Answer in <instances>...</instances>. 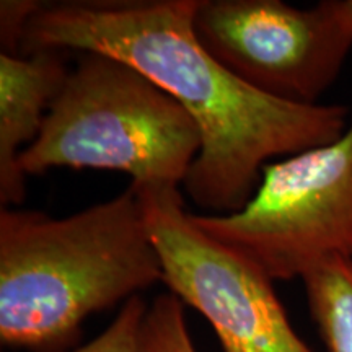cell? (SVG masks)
I'll return each instance as SVG.
<instances>
[{"instance_id":"6da1fadb","label":"cell","mask_w":352,"mask_h":352,"mask_svg":"<svg viewBox=\"0 0 352 352\" xmlns=\"http://www.w3.org/2000/svg\"><path fill=\"white\" fill-rule=\"evenodd\" d=\"M197 2H41L26 28L21 54L100 52L132 65L173 96L201 132V151L183 188L196 206L222 215L245 208L272 158L341 138L351 109L289 103L240 80L197 39Z\"/></svg>"},{"instance_id":"7a4b0ae2","label":"cell","mask_w":352,"mask_h":352,"mask_svg":"<svg viewBox=\"0 0 352 352\" xmlns=\"http://www.w3.org/2000/svg\"><path fill=\"white\" fill-rule=\"evenodd\" d=\"M164 283L139 192L67 217L0 210V340L36 352L78 334L88 316Z\"/></svg>"},{"instance_id":"3957f363","label":"cell","mask_w":352,"mask_h":352,"mask_svg":"<svg viewBox=\"0 0 352 352\" xmlns=\"http://www.w3.org/2000/svg\"><path fill=\"white\" fill-rule=\"evenodd\" d=\"M199 151L201 132L173 96L120 59L82 52L20 166L26 176L113 170L138 189L179 188Z\"/></svg>"},{"instance_id":"277c9868","label":"cell","mask_w":352,"mask_h":352,"mask_svg":"<svg viewBox=\"0 0 352 352\" xmlns=\"http://www.w3.org/2000/svg\"><path fill=\"white\" fill-rule=\"evenodd\" d=\"M191 217L272 280L352 258V109L341 138L264 166L243 209Z\"/></svg>"},{"instance_id":"5b68a950","label":"cell","mask_w":352,"mask_h":352,"mask_svg":"<svg viewBox=\"0 0 352 352\" xmlns=\"http://www.w3.org/2000/svg\"><path fill=\"white\" fill-rule=\"evenodd\" d=\"M134 189L160 254L164 284L209 321L223 352H311L290 324L274 280L197 227L179 188Z\"/></svg>"},{"instance_id":"8992f818","label":"cell","mask_w":352,"mask_h":352,"mask_svg":"<svg viewBox=\"0 0 352 352\" xmlns=\"http://www.w3.org/2000/svg\"><path fill=\"white\" fill-rule=\"evenodd\" d=\"M195 32L233 76L272 98L320 104L352 50L340 0L298 8L283 0H199Z\"/></svg>"},{"instance_id":"52a82bcc","label":"cell","mask_w":352,"mask_h":352,"mask_svg":"<svg viewBox=\"0 0 352 352\" xmlns=\"http://www.w3.org/2000/svg\"><path fill=\"white\" fill-rule=\"evenodd\" d=\"M64 51L0 54V204H21L26 175L20 155L38 139L69 69Z\"/></svg>"},{"instance_id":"ba28073f","label":"cell","mask_w":352,"mask_h":352,"mask_svg":"<svg viewBox=\"0 0 352 352\" xmlns=\"http://www.w3.org/2000/svg\"><path fill=\"white\" fill-rule=\"evenodd\" d=\"M300 280L328 352H352V258L329 259Z\"/></svg>"},{"instance_id":"9c48e42d","label":"cell","mask_w":352,"mask_h":352,"mask_svg":"<svg viewBox=\"0 0 352 352\" xmlns=\"http://www.w3.org/2000/svg\"><path fill=\"white\" fill-rule=\"evenodd\" d=\"M142 352H197L189 333L184 303L173 294H162L147 307L140 327Z\"/></svg>"},{"instance_id":"30bf717a","label":"cell","mask_w":352,"mask_h":352,"mask_svg":"<svg viewBox=\"0 0 352 352\" xmlns=\"http://www.w3.org/2000/svg\"><path fill=\"white\" fill-rule=\"evenodd\" d=\"M147 307L140 296L132 297L122 303L120 314L103 333L72 352H142L140 327Z\"/></svg>"},{"instance_id":"8fae6325","label":"cell","mask_w":352,"mask_h":352,"mask_svg":"<svg viewBox=\"0 0 352 352\" xmlns=\"http://www.w3.org/2000/svg\"><path fill=\"white\" fill-rule=\"evenodd\" d=\"M41 2L38 0H2L0 2V44L6 54H21L26 28Z\"/></svg>"},{"instance_id":"7c38bea8","label":"cell","mask_w":352,"mask_h":352,"mask_svg":"<svg viewBox=\"0 0 352 352\" xmlns=\"http://www.w3.org/2000/svg\"><path fill=\"white\" fill-rule=\"evenodd\" d=\"M340 6L347 21L352 25V0H340Z\"/></svg>"}]
</instances>
